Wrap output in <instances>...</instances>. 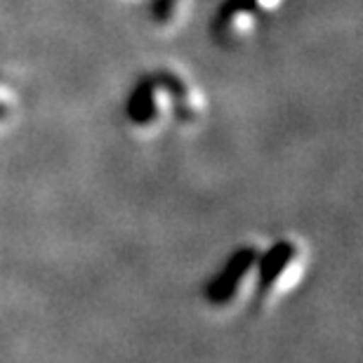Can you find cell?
<instances>
[{
	"label": "cell",
	"instance_id": "obj_1",
	"mask_svg": "<svg viewBox=\"0 0 363 363\" xmlns=\"http://www.w3.org/2000/svg\"><path fill=\"white\" fill-rule=\"evenodd\" d=\"M302 274V250L293 241L274 243L264 255L257 257L255 293L257 302L267 304L286 295Z\"/></svg>",
	"mask_w": 363,
	"mask_h": 363
},
{
	"label": "cell",
	"instance_id": "obj_2",
	"mask_svg": "<svg viewBox=\"0 0 363 363\" xmlns=\"http://www.w3.org/2000/svg\"><path fill=\"white\" fill-rule=\"evenodd\" d=\"M257 250L255 248H241L229 257L224 269L217 274L215 281L208 283L206 297L217 307H227L238 295L245 293L243 288H255L257 279Z\"/></svg>",
	"mask_w": 363,
	"mask_h": 363
},
{
	"label": "cell",
	"instance_id": "obj_3",
	"mask_svg": "<svg viewBox=\"0 0 363 363\" xmlns=\"http://www.w3.org/2000/svg\"><path fill=\"white\" fill-rule=\"evenodd\" d=\"M165 111L175 113V99L165 83L163 74L144 78L140 85H135L133 94L128 99V116L135 125L151 128L163 118Z\"/></svg>",
	"mask_w": 363,
	"mask_h": 363
},
{
	"label": "cell",
	"instance_id": "obj_4",
	"mask_svg": "<svg viewBox=\"0 0 363 363\" xmlns=\"http://www.w3.org/2000/svg\"><path fill=\"white\" fill-rule=\"evenodd\" d=\"M12 106H14V101H12V94L7 92L5 83L0 81V121H5L7 116L12 113Z\"/></svg>",
	"mask_w": 363,
	"mask_h": 363
}]
</instances>
